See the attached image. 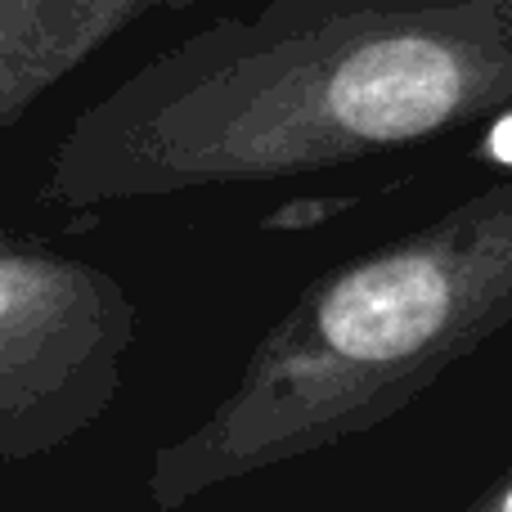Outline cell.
Returning <instances> with one entry per match:
<instances>
[{"mask_svg":"<svg viewBox=\"0 0 512 512\" xmlns=\"http://www.w3.org/2000/svg\"><path fill=\"white\" fill-rule=\"evenodd\" d=\"M508 315L512 243L495 239H427L333 274L256 346L239 387L158 450L153 508L369 432Z\"/></svg>","mask_w":512,"mask_h":512,"instance_id":"obj_1","label":"cell"},{"mask_svg":"<svg viewBox=\"0 0 512 512\" xmlns=\"http://www.w3.org/2000/svg\"><path fill=\"white\" fill-rule=\"evenodd\" d=\"M135 306L113 274L0 230V463L68 445L122 382Z\"/></svg>","mask_w":512,"mask_h":512,"instance_id":"obj_2","label":"cell"},{"mask_svg":"<svg viewBox=\"0 0 512 512\" xmlns=\"http://www.w3.org/2000/svg\"><path fill=\"white\" fill-rule=\"evenodd\" d=\"M463 99V68L445 45L396 36L360 50L333 81L337 122L360 140H418Z\"/></svg>","mask_w":512,"mask_h":512,"instance_id":"obj_3","label":"cell"},{"mask_svg":"<svg viewBox=\"0 0 512 512\" xmlns=\"http://www.w3.org/2000/svg\"><path fill=\"white\" fill-rule=\"evenodd\" d=\"M463 512H512V468L499 472V477L490 481V486L481 490V495L472 499Z\"/></svg>","mask_w":512,"mask_h":512,"instance_id":"obj_4","label":"cell"},{"mask_svg":"<svg viewBox=\"0 0 512 512\" xmlns=\"http://www.w3.org/2000/svg\"><path fill=\"white\" fill-rule=\"evenodd\" d=\"M490 149H495V158L512 162V117H504V122L495 126V135H490Z\"/></svg>","mask_w":512,"mask_h":512,"instance_id":"obj_5","label":"cell"}]
</instances>
